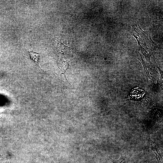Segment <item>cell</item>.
<instances>
[{"instance_id": "2", "label": "cell", "mask_w": 163, "mask_h": 163, "mask_svg": "<svg viewBox=\"0 0 163 163\" xmlns=\"http://www.w3.org/2000/svg\"><path fill=\"white\" fill-rule=\"evenodd\" d=\"M125 159V156L123 154H121L120 158L118 160L111 159L110 161L113 163H122Z\"/></svg>"}, {"instance_id": "3", "label": "cell", "mask_w": 163, "mask_h": 163, "mask_svg": "<svg viewBox=\"0 0 163 163\" xmlns=\"http://www.w3.org/2000/svg\"><path fill=\"white\" fill-rule=\"evenodd\" d=\"M3 157V155H0V158H2Z\"/></svg>"}, {"instance_id": "1", "label": "cell", "mask_w": 163, "mask_h": 163, "mask_svg": "<svg viewBox=\"0 0 163 163\" xmlns=\"http://www.w3.org/2000/svg\"><path fill=\"white\" fill-rule=\"evenodd\" d=\"M28 53H29L30 60L33 64L41 71H43V70L39 66L38 63L40 53L34 52L33 51H29Z\"/></svg>"}]
</instances>
